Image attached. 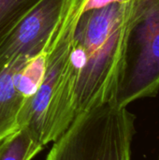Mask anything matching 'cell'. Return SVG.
Listing matches in <instances>:
<instances>
[{
	"label": "cell",
	"mask_w": 159,
	"mask_h": 160,
	"mask_svg": "<svg viewBox=\"0 0 159 160\" xmlns=\"http://www.w3.org/2000/svg\"><path fill=\"white\" fill-rule=\"evenodd\" d=\"M135 3H113L82 13L74 34L85 53L74 92L76 117L115 100Z\"/></svg>",
	"instance_id": "obj_1"
},
{
	"label": "cell",
	"mask_w": 159,
	"mask_h": 160,
	"mask_svg": "<svg viewBox=\"0 0 159 160\" xmlns=\"http://www.w3.org/2000/svg\"><path fill=\"white\" fill-rule=\"evenodd\" d=\"M86 0H67L51 35L43 80L22 105L18 128H25L42 147L56 141L76 118L74 91L65 76L78 21Z\"/></svg>",
	"instance_id": "obj_2"
},
{
	"label": "cell",
	"mask_w": 159,
	"mask_h": 160,
	"mask_svg": "<svg viewBox=\"0 0 159 160\" xmlns=\"http://www.w3.org/2000/svg\"><path fill=\"white\" fill-rule=\"evenodd\" d=\"M136 116L114 101L79 114L45 160H131Z\"/></svg>",
	"instance_id": "obj_3"
},
{
	"label": "cell",
	"mask_w": 159,
	"mask_h": 160,
	"mask_svg": "<svg viewBox=\"0 0 159 160\" xmlns=\"http://www.w3.org/2000/svg\"><path fill=\"white\" fill-rule=\"evenodd\" d=\"M159 91V0H136L115 104L153 98Z\"/></svg>",
	"instance_id": "obj_4"
},
{
	"label": "cell",
	"mask_w": 159,
	"mask_h": 160,
	"mask_svg": "<svg viewBox=\"0 0 159 160\" xmlns=\"http://www.w3.org/2000/svg\"><path fill=\"white\" fill-rule=\"evenodd\" d=\"M67 0H41L0 45V70L21 54L39 52L57 24Z\"/></svg>",
	"instance_id": "obj_5"
},
{
	"label": "cell",
	"mask_w": 159,
	"mask_h": 160,
	"mask_svg": "<svg viewBox=\"0 0 159 160\" xmlns=\"http://www.w3.org/2000/svg\"><path fill=\"white\" fill-rule=\"evenodd\" d=\"M39 52L21 54L0 70V141L18 129V116L25 102L20 88L21 76L27 62Z\"/></svg>",
	"instance_id": "obj_6"
},
{
	"label": "cell",
	"mask_w": 159,
	"mask_h": 160,
	"mask_svg": "<svg viewBox=\"0 0 159 160\" xmlns=\"http://www.w3.org/2000/svg\"><path fill=\"white\" fill-rule=\"evenodd\" d=\"M42 148L25 128H20L0 141V160H31Z\"/></svg>",
	"instance_id": "obj_7"
},
{
	"label": "cell",
	"mask_w": 159,
	"mask_h": 160,
	"mask_svg": "<svg viewBox=\"0 0 159 160\" xmlns=\"http://www.w3.org/2000/svg\"><path fill=\"white\" fill-rule=\"evenodd\" d=\"M41 0H0V45Z\"/></svg>",
	"instance_id": "obj_8"
},
{
	"label": "cell",
	"mask_w": 159,
	"mask_h": 160,
	"mask_svg": "<svg viewBox=\"0 0 159 160\" xmlns=\"http://www.w3.org/2000/svg\"><path fill=\"white\" fill-rule=\"evenodd\" d=\"M134 0H86L85 7L83 8V11H88L91 9L95 8H100L103 7H106L108 5L113 4V3H118V4H125V3H129Z\"/></svg>",
	"instance_id": "obj_9"
},
{
	"label": "cell",
	"mask_w": 159,
	"mask_h": 160,
	"mask_svg": "<svg viewBox=\"0 0 159 160\" xmlns=\"http://www.w3.org/2000/svg\"><path fill=\"white\" fill-rule=\"evenodd\" d=\"M157 160H159V157H158V158H157Z\"/></svg>",
	"instance_id": "obj_10"
}]
</instances>
